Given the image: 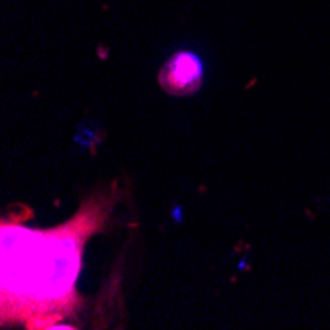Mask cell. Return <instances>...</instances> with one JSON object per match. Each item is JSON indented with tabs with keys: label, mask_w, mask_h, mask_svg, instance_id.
Masks as SVG:
<instances>
[{
	"label": "cell",
	"mask_w": 330,
	"mask_h": 330,
	"mask_svg": "<svg viewBox=\"0 0 330 330\" xmlns=\"http://www.w3.org/2000/svg\"><path fill=\"white\" fill-rule=\"evenodd\" d=\"M158 83L170 95H190L202 85V61L190 52H178L166 61Z\"/></svg>",
	"instance_id": "obj_2"
},
{
	"label": "cell",
	"mask_w": 330,
	"mask_h": 330,
	"mask_svg": "<svg viewBox=\"0 0 330 330\" xmlns=\"http://www.w3.org/2000/svg\"><path fill=\"white\" fill-rule=\"evenodd\" d=\"M4 293L26 302H52L69 295L79 269V247L58 233H22L4 240Z\"/></svg>",
	"instance_id": "obj_1"
}]
</instances>
